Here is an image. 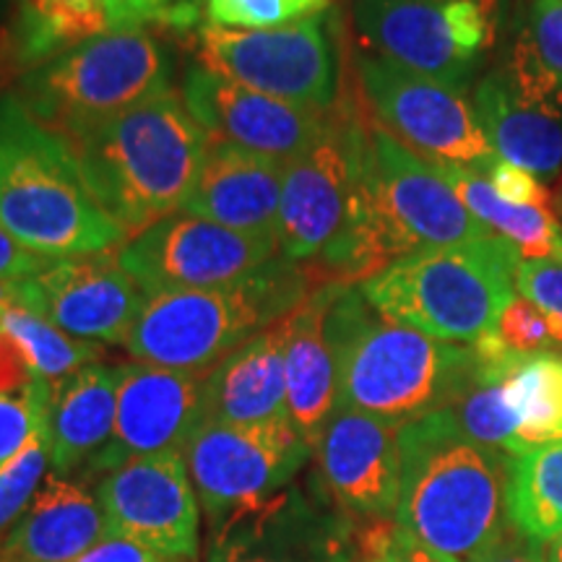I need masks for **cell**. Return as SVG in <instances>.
<instances>
[{"instance_id":"40","label":"cell","mask_w":562,"mask_h":562,"mask_svg":"<svg viewBox=\"0 0 562 562\" xmlns=\"http://www.w3.org/2000/svg\"><path fill=\"white\" fill-rule=\"evenodd\" d=\"M53 258L37 256V252L21 248L13 237L0 227V281H21L40 269H45Z\"/></svg>"},{"instance_id":"6","label":"cell","mask_w":562,"mask_h":562,"mask_svg":"<svg viewBox=\"0 0 562 562\" xmlns=\"http://www.w3.org/2000/svg\"><path fill=\"white\" fill-rule=\"evenodd\" d=\"M521 252L503 237L419 248L362 281L360 292L383 318L448 344H476L495 331L516 297Z\"/></svg>"},{"instance_id":"20","label":"cell","mask_w":562,"mask_h":562,"mask_svg":"<svg viewBox=\"0 0 562 562\" xmlns=\"http://www.w3.org/2000/svg\"><path fill=\"white\" fill-rule=\"evenodd\" d=\"M206 562H347V552L334 526L286 487L216 521Z\"/></svg>"},{"instance_id":"18","label":"cell","mask_w":562,"mask_h":562,"mask_svg":"<svg viewBox=\"0 0 562 562\" xmlns=\"http://www.w3.org/2000/svg\"><path fill=\"white\" fill-rule=\"evenodd\" d=\"M117 370L115 432L94 467L110 472L138 456L182 453L206 419V372L170 370L138 360Z\"/></svg>"},{"instance_id":"45","label":"cell","mask_w":562,"mask_h":562,"mask_svg":"<svg viewBox=\"0 0 562 562\" xmlns=\"http://www.w3.org/2000/svg\"><path fill=\"white\" fill-rule=\"evenodd\" d=\"M16 300V281H0V307Z\"/></svg>"},{"instance_id":"25","label":"cell","mask_w":562,"mask_h":562,"mask_svg":"<svg viewBox=\"0 0 562 562\" xmlns=\"http://www.w3.org/2000/svg\"><path fill=\"white\" fill-rule=\"evenodd\" d=\"M474 110L497 159L542 180H554L562 172L560 108L524 100L495 70L476 83Z\"/></svg>"},{"instance_id":"16","label":"cell","mask_w":562,"mask_h":562,"mask_svg":"<svg viewBox=\"0 0 562 562\" xmlns=\"http://www.w3.org/2000/svg\"><path fill=\"white\" fill-rule=\"evenodd\" d=\"M16 300L74 339L125 344L149 297L117 256L100 252L53 258L45 269L16 281Z\"/></svg>"},{"instance_id":"47","label":"cell","mask_w":562,"mask_h":562,"mask_svg":"<svg viewBox=\"0 0 562 562\" xmlns=\"http://www.w3.org/2000/svg\"><path fill=\"white\" fill-rule=\"evenodd\" d=\"M558 211L562 214V182H560V195H558Z\"/></svg>"},{"instance_id":"4","label":"cell","mask_w":562,"mask_h":562,"mask_svg":"<svg viewBox=\"0 0 562 562\" xmlns=\"http://www.w3.org/2000/svg\"><path fill=\"white\" fill-rule=\"evenodd\" d=\"M339 355V404L393 425L446 406L476 360L472 344H448L383 318L360 286L344 284L331 305Z\"/></svg>"},{"instance_id":"39","label":"cell","mask_w":562,"mask_h":562,"mask_svg":"<svg viewBox=\"0 0 562 562\" xmlns=\"http://www.w3.org/2000/svg\"><path fill=\"white\" fill-rule=\"evenodd\" d=\"M487 180L503 201L516 203V206L558 209V199H552V193L547 191L542 182L533 178L531 172L521 170V167L510 165V161L497 159L490 167Z\"/></svg>"},{"instance_id":"27","label":"cell","mask_w":562,"mask_h":562,"mask_svg":"<svg viewBox=\"0 0 562 562\" xmlns=\"http://www.w3.org/2000/svg\"><path fill=\"white\" fill-rule=\"evenodd\" d=\"M451 182L472 214L497 237L508 240L521 258H560L562 261V222L558 209L516 206L503 201L490 180L476 170L456 165H435Z\"/></svg>"},{"instance_id":"14","label":"cell","mask_w":562,"mask_h":562,"mask_svg":"<svg viewBox=\"0 0 562 562\" xmlns=\"http://www.w3.org/2000/svg\"><path fill=\"white\" fill-rule=\"evenodd\" d=\"M104 526L165 560L199 554V495L182 453L138 456L104 472L100 487Z\"/></svg>"},{"instance_id":"19","label":"cell","mask_w":562,"mask_h":562,"mask_svg":"<svg viewBox=\"0 0 562 562\" xmlns=\"http://www.w3.org/2000/svg\"><path fill=\"white\" fill-rule=\"evenodd\" d=\"M398 430L402 425L351 406H336L323 427L315 456L323 482L344 510L378 521L396 518L402 492Z\"/></svg>"},{"instance_id":"12","label":"cell","mask_w":562,"mask_h":562,"mask_svg":"<svg viewBox=\"0 0 562 562\" xmlns=\"http://www.w3.org/2000/svg\"><path fill=\"white\" fill-rule=\"evenodd\" d=\"M311 453L290 417L263 425L203 419L182 448L195 495L214 524L290 487Z\"/></svg>"},{"instance_id":"3","label":"cell","mask_w":562,"mask_h":562,"mask_svg":"<svg viewBox=\"0 0 562 562\" xmlns=\"http://www.w3.org/2000/svg\"><path fill=\"white\" fill-rule=\"evenodd\" d=\"M0 227L45 258L100 256L125 232L83 186L74 146L0 94Z\"/></svg>"},{"instance_id":"28","label":"cell","mask_w":562,"mask_h":562,"mask_svg":"<svg viewBox=\"0 0 562 562\" xmlns=\"http://www.w3.org/2000/svg\"><path fill=\"white\" fill-rule=\"evenodd\" d=\"M505 516L510 529L531 542L562 537V442L510 456Z\"/></svg>"},{"instance_id":"23","label":"cell","mask_w":562,"mask_h":562,"mask_svg":"<svg viewBox=\"0 0 562 562\" xmlns=\"http://www.w3.org/2000/svg\"><path fill=\"white\" fill-rule=\"evenodd\" d=\"M104 533L100 497L70 476L47 474L0 544V562H74Z\"/></svg>"},{"instance_id":"10","label":"cell","mask_w":562,"mask_h":562,"mask_svg":"<svg viewBox=\"0 0 562 562\" xmlns=\"http://www.w3.org/2000/svg\"><path fill=\"white\" fill-rule=\"evenodd\" d=\"M199 63L214 74L313 112L339 102V55L326 13L279 30L203 26Z\"/></svg>"},{"instance_id":"7","label":"cell","mask_w":562,"mask_h":562,"mask_svg":"<svg viewBox=\"0 0 562 562\" xmlns=\"http://www.w3.org/2000/svg\"><path fill=\"white\" fill-rule=\"evenodd\" d=\"M170 87V55L144 26H117L21 76L19 100L74 144Z\"/></svg>"},{"instance_id":"43","label":"cell","mask_w":562,"mask_h":562,"mask_svg":"<svg viewBox=\"0 0 562 562\" xmlns=\"http://www.w3.org/2000/svg\"><path fill=\"white\" fill-rule=\"evenodd\" d=\"M32 381H40V378H32L16 347L9 341V336L0 331V393L21 391Z\"/></svg>"},{"instance_id":"22","label":"cell","mask_w":562,"mask_h":562,"mask_svg":"<svg viewBox=\"0 0 562 562\" xmlns=\"http://www.w3.org/2000/svg\"><path fill=\"white\" fill-rule=\"evenodd\" d=\"M286 161L211 140L199 180L188 195L182 214L209 220L235 232L277 237Z\"/></svg>"},{"instance_id":"42","label":"cell","mask_w":562,"mask_h":562,"mask_svg":"<svg viewBox=\"0 0 562 562\" xmlns=\"http://www.w3.org/2000/svg\"><path fill=\"white\" fill-rule=\"evenodd\" d=\"M472 562H547V558L539 542H531L508 526V531Z\"/></svg>"},{"instance_id":"26","label":"cell","mask_w":562,"mask_h":562,"mask_svg":"<svg viewBox=\"0 0 562 562\" xmlns=\"http://www.w3.org/2000/svg\"><path fill=\"white\" fill-rule=\"evenodd\" d=\"M117 381L121 370L91 362L55 385L47 409L53 474L70 476L108 448L115 432Z\"/></svg>"},{"instance_id":"37","label":"cell","mask_w":562,"mask_h":562,"mask_svg":"<svg viewBox=\"0 0 562 562\" xmlns=\"http://www.w3.org/2000/svg\"><path fill=\"white\" fill-rule=\"evenodd\" d=\"M516 290L537 305L550 321L552 336L562 349V261L560 258H521L516 269Z\"/></svg>"},{"instance_id":"5","label":"cell","mask_w":562,"mask_h":562,"mask_svg":"<svg viewBox=\"0 0 562 562\" xmlns=\"http://www.w3.org/2000/svg\"><path fill=\"white\" fill-rule=\"evenodd\" d=\"M318 281L307 266L271 258L224 286L146 300L123 347L138 362L209 372L311 297Z\"/></svg>"},{"instance_id":"17","label":"cell","mask_w":562,"mask_h":562,"mask_svg":"<svg viewBox=\"0 0 562 562\" xmlns=\"http://www.w3.org/2000/svg\"><path fill=\"white\" fill-rule=\"evenodd\" d=\"M180 97L211 140L279 161H292L311 149L331 121V112H313L273 100L203 68L201 63L186 70Z\"/></svg>"},{"instance_id":"35","label":"cell","mask_w":562,"mask_h":562,"mask_svg":"<svg viewBox=\"0 0 562 562\" xmlns=\"http://www.w3.org/2000/svg\"><path fill=\"white\" fill-rule=\"evenodd\" d=\"M53 385L32 381L26 389L0 393V467L30 442L47 419Z\"/></svg>"},{"instance_id":"41","label":"cell","mask_w":562,"mask_h":562,"mask_svg":"<svg viewBox=\"0 0 562 562\" xmlns=\"http://www.w3.org/2000/svg\"><path fill=\"white\" fill-rule=\"evenodd\" d=\"M74 562H170V560L159 558V554H154L146 550V547L131 542V539L104 533L100 542Z\"/></svg>"},{"instance_id":"29","label":"cell","mask_w":562,"mask_h":562,"mask_svg":"<svg viewBox=\"0 0 562 562\" xmlns=\"http://www.w3.org/2000/svg\"><path fill=\"white\" fill-rule=\"evenodd\" d=\"M110 30H117V0H19L13 45L34 68Z\"/></svg>"},{"instance_id":"46","label":"cell","mask_w":562,"mask_h":562,"mask_svg":"<svg viewBox=\"0 0 562 562\" xmlns=\"http://www.w3.org/2000/svg\"><path fill=\"white\" fill-rule=\"evenodd\" d=\"M547 562H562V537L554 539V544L550 547V554H547Z\"/></svg>"},{"instance_id":"36","label":"cell","mask_w":562,"mask_h":562,"mask_svg":"<svg viewBox=\"0 0 562 562\" xmlns=\"http://www.w3.org/2000/svg\"><path fill=\"white\" fill-rule=\"evenodd\" d=\"M495 336L510 351H516V355H526V357L552 355V349H560L552 336L547 315L524 297H513L508 302V307H505L501 318H497Z\"/></svg>"},{"instance_id":"8","label":"cell","mask_w":562,"mask_h":562,"mask_svg":"<svg viewBox=\"0 0 562 562\" xmlns=\"http://www.w3.org/2000/svg\"><path fill=\"white\" fill-rule=\"evenodd\" d=\"M372 55L467 91L501 26V0H355Z\"/></svg>"},{"instance_id":"31","label":"cell","mask_w":562,"mask_h":562,"mask_svg":"<svg viewBox=\"0 0 562 562\" xmlns=\"http://www.w3.org/2000/svg\"><path fill=\"white\" fill-rule=\"evenodd\" d=\"M505 393L526 451L562 442V357L521 355L505 375Z\"/></svg>"},{"instance_id":"11","label":"cell","mask_w":562,"mask_h":562,"mask_svg":"<svg viewBox=\"0 0 562 562\" xmlns=\"http://www.w3.org/2000/svg\"><path fill=\"white\" fill-rule=\"evenodd\" d=\"M357 79L372 121L422 159L476 172H490L497 161L467 91L372 53L357 58Z\"/></svg>"},{"instance_id":"33","label":"cell","mask_w":562,"mask_h":562,"mask_svg":"<svg viewBox=\"0 0 562 562\" xmlns=\"http://www.w3.org/2000/svg\"><path fill=\"white\" fill-rule=\"evenodd\" d=\"M510 53L562 91V0H531Z\"/></svg>"},{"instance_id":"1","label":"cell","mask_w":562,"mask_h":562,"mask_svg":"<svg viewBox=\"0 0 562 562\" xmlns=\"http://www.w3.org/2000/svg\"><path fill=\"white\" fill-rule=\"evenodd\" d=\"M70 146L91 199L131 240L182 211L211 138L178 91L165 89Z\"/></svg>"},{"instance_id":"38","label":"cell","mask_w":562,"mask_h":562,"mask_svg":"<svg viewBox=\"0 0 562 562\" xmlns=\"http://www.w3.org/2000/svg\"><path fill=\"white\" fill-rule=\"evenodd\" d=\"M364 562H453L422 544L396 521H378L362 533Z\"/></svg>"},{"instance_id":"44","label":"cell","mask_w":562,"mask_h":562,"mask_svg":"<svg viewBox=\"0 0 562 562\" xmlns=\"http://www.w3.org/2000/svg\"><path fill=\"white\" fill-rule=\"evenodd\" d=\"M172 0H117V26H140L144 21L159 19Z\"/></svg>"},{"instance_id":"24","label":"cell","mask_w":562,"mask_h":562,"mask_svg":"<svg viewBox=\"0 0 562 562\" xmlns=\"http://www.w3.org/2000/svg\"><path fill=\"white\" fill-rule=\"evenodd\" d=\"M286 321L273 323L206 372V419L263 425L286 417Z\"/></svg>"},{"instance_id":"13","label":"cell","mask_w":562,"mask_h":562,"mask_svg":"<svg viewBox=\"0 0 562 562\" xmlns=\"http://www.w3.org/2000/svg\"><path fill=\"white\" fill-rule=\"evenodd\" d=\"M277 256V237L235 232L182 211L133 235L117 250V261L146 297L232 284Z\"/></svg>"},{"instance_id":"2","label":"cell","mask_w":562,"mask_h":562,"mask_svg":"<svg viewBox=\"0 0 562 562\" xmlns=\"http://www.w3.org/2000/svg\"><path fill=\"white\" fill-rule=\"evenodd\" d=\"M396 524L453 562H472L508 531V459L469 440L438 409L398 430Z\"/></svg>"},{"instance_id":"30","label":"cell","mask_w":562,"mask_h":562,"mask_svg":"<svg viewBox=\"0 0 562 562\" xmlns=\"http://www.w3.org/2000/svg\"><path fill=\"white\" fill-rule=\"evenodd\" d=\"M0 331L16 347L32 378L47 381L53 389L68 375H74L76 370L97 362L102 351L97 344L74 339L60 331L58 326L21 305L19 300L0 307Z\"/></svg>"},{"instance_id":"9","label":"cell","mask_w":562,"mask_h":562,"mask_svg":"<svg viewBox=\"0 0 562 562\" xmlns=\"http://www.w3.org/2000/svg\"><path fill=\"white\" fill-rule=\"evenodd\" d=\"M370 121L336 102L323 136L286 161L277 214L279 256L313 266L347 229L368 157Z\"/></svg>"},{"instance_id":"32","label":"cell","mask_w":562,"mask_h":562,"mask_svg":"<svg viewBox=\"0 0 562 562\" xmlns=\"http://www.w3.org/2000/svg\"><path fill=\"white\" fill-rule=\"evenodd\" d=\"M50 469V432L47 419L9 463L0 467V544L9 537L21 513L30 508Z\"/></svg>"},{"instance_id":"34","label":"cell","mask_w":562,"mask_h":562,"mask_svg":"<svg viewBox=\"0 0 562 562\" xmlns=\"http://www.w3.org/2000/svg\"><path fill=\"white\" fill-rule=\"evenodd\" d=\"M331 0H206L211 26L224 30H279L321 16Z\"/></svg>"},{"instance_id":"15","label":"cell","mask_w":562,"mask_h":562,"mask_svg":"<svg viewBox=\"0 0 562 562\" xmlns=\"http://www.w3.org/2000/svg\"><path fill=\"white\" fill-rule=\"evenodd\" d=\"M368 178L383 220L409 252L487 240L495 235L463 206L459 193L432 161L406 149L375 121H370Z\"/></svg>"},{"instance_id":"21","label":"cell","mask_w":562,"mask_h":562,"mask_svg":"<svg viewBox=\"0 0 562 562\" xmlns=\"http://www.w3.org/2000/svg\"><path fill=\"white\" fill-rule=\"evenodd\" d=\"M344 284H321L286 315V417L313 448L339 404V355L331 305ZM351 286V284H349Z\"/></svg>"}]
</instances>
